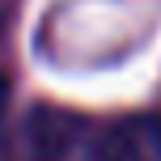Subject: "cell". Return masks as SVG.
<instances>
[{
  "label": "cell",
  "mask_w": 161,
  "mask_h": 161,
  "mask_svg": "<svg viewBox=\"0 0 161 161\" xmlns=\"http://www.w3.org/2000/svg\"><path fill=\"white\" fill-rule=\"evenodd\" d=\"M8 93H13V89H8V76L0 72V119H4V110H8Z\"/></svg>",
  "instance_id": "cell-3"
},
{
  "label": "cell",
  "mask_w": 161,
  "mask_h": 161,
  "mask_svg": "<svg viewBox=\"0 0 161 161\" xmlns=\"http://www.w3.org/2000/svg\"><path fill=\"white\" fill-rule=\"evenodd\" d=\"M89 161H161V119L127 114V119L102 123L93 131Z\"/></svg>",
  "instance_id": "cell-2"
},
{
  "label": "cell",
  "mask_w": 161,
  "mask_h": 161,
  "mask_svg": "<svg viewBox=\"0 0 161 161\" xmlns=\"http://www.w3.org/2000/svg\"><path fill=\"white\" fill-rule=\"evenodd\" d=\"M93 123L55 106H30L0 140V161H89Z\"/></svg>",
  "instance_id": "cell-1"
}]
</instances>
